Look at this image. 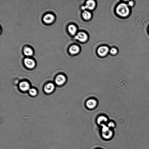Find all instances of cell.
Returning a JSON list of instances; mask_svg holds the SVG:
<instances>
[{
  "label": "cell",
  "mask_w": 149,
  "mask_h": 149,
  "mask_svg": "<svg viewBox=\"0 0 149 149\" xmlns=\"http://www.w3.org/2000/svg\"><path fill=\"white\" fill-rule=\"evenodd\" d=\"M116 11L118 15L123 17H128L130 13V7L128 5L124 3H121L117 6Z\"/></svg>",
  "instance_id": "6da1fadb"
},
{
  "label": "cell",
  "mask_w": 149,
  "mask_h": 149,
  "mask_svg": "<svg viewBox=\"0 0 149 149\" xmlns=\"http://www.w3.org/2000/svg\"><path fill=\"white\" fill-rule=\"evenodd\" d=\"M96 3L94 1L92 0H89L86 1V5L82 7L83 10L88 9L89 10H93L95 7Z\"/></svg>",
  "instance_id": "7a4b0ae2"
},
{
  "label": "cell",
  "mask_w": 149,
  "mask_h": 149,
  "mask_svg": "<svg viewBox=\"0 0 149 149\" xmlns=\"http://www.w3.org/2000/svg\"><path fill=\"white\" fill-rule=\"evenodd\" d=\"M24 63L25 66L28 68L32 69L35 66V63L32 59L26 58L24 60Z\"/></svg>",
  "instance_id": "3957f363"
},
{
  "label": "cell",
  "mask_w": 149,
  "mask_h": 149,
  "mask_svg": "<svg viewBox=\"0 0 149 149\" xmlns=\"http://www.w3.org/2000/svg\"><path fill=\"white\" fill-rule=\"evenodd\" d=\"M97 101L94 99H89L86 102V106L89 109H92L94 108L97 105Z\"/></svg>",
  "instance_id": "277c9868"
},
{
  "label": "cell",
  "mask_w": 149,
  "mask_h": 149,
  "mask_svg": "<svg viewBox=\"0 0 149 149\" xmlns=\"http://www.w3.org/2000/svg\"><path fill=\"white\" fill-rule=\"evenodd\" d=\"M109 51V49L107 47L103 46L98 48L97 52L99 55L103 57L105 56L108 54Z\"/></svg>",
  "instance_id": "5b68a950"
},
{
  "label": "cell",
  "mask_w": 149,
  "mask_h": 149,
  "mask_svg": "<svg viewBox=\"0 0 149 149\" xmlns=\"http://www.w3.org/2000/svg\"><path fill=\"white\" fill-rule=\"evenodd\" d=\"M55 20L53 15L50 13L47 14L44 17L43 20L44 23L47 24L52 23Z\"/></svg>",
  "instance_id": "8992f818"
},
{
  "label": "cell",
  "mask_w": 149,
  "mask_h": 149,
  "mask_svg": "<svg viewBox=\"0 0 149 149\" xmlns=\"http://www.w3.org/2000/svg\"><path fill=\"white\" fill-rule=\"evenodd\" d=\"M75 38L80 42H84L87 40L88 37L87 35L84 33L80 32L78 33L75 36Z\"/></svg>",
  "instance_id": "52a82bcc"
},
{
  "label": "cell",
  "mask_w": 149,
  "mask_h": 149,
  "mask_svg": "<svg viewBox=\"0 0 149 149\" xmlns=\"http://www.w3.org/2000/svg\"><path fill=\"white\" fill-rule=\"evenodd\" d=\"M102 137L106 139H109L112 136L113 133L112 130L109 128L106 130L102 131Z\"/></svg>",
  "instance_id": "ba28073f"
},
{
  "label": "cell",
  "mask_w": 149,
  "mask_h": 149,
  "mask_svg": "<svg viewBox=\"0 0 149 149\" xmlns=\"http://www.w3.org/2000/svg\"><path fill=\"white\" fill-rule=\"evenodd\" d=\"M66 78L62 74L58 76L56 78L55 82L58 85H61L63 84L66 82Z\"/></svg>",
  "instance_id": "9c48e42d"
},
{
  "label": "cell",
  "mask_w": 149,
  "mask_h": 149,
  "mask_svg": "<svg viewBox=\"0 0 149 149\" xmlns=\"http://www.w3.org/2000/svg\"><path fill=\"white\" fill-rule=\"evenodd\" d=\"M54 87V85L53 83H49L45 86L44 90L47 93H50L53 90Z\"/></svg>",
  "instance_id": "30bf717a"
},
{
  "label": "cell",
  "mask_w": 149,
  "mask_h": 149,
  "mask_svg": "<svg viewBox=\"0 0 149 149\" xmlns=\"http://www.w3.org/2000/svg\"><path fill=\"white\" fill-rule=\"evenodd\" d=\"M29 84L26 82H23L19 84V87L21 90L23 91H26L29 88Z\"/></svg>",
  "instance_id": "8fae6325"
},
{
  "label": "cell",
  "mask_w": 149,
  "mask_h": 149,
  "mask_svg": "<svg viewBox=\"0 0 149 149\" xmlns=\"http://www.w3.org/2000/svg\"><path fill=\"white\" fill-rule=\"evenodd\" d=\"M69 50L71 54H75L78 53L79 52L80 48L78 46L73 45L70 48Z\"/></svg>",
  "instance_id": "7c38bea8"
},
{
  "label": "cell",
  "mask_w": 149,
  "mask_h": 149,
  "mask_svg": "<svg viewBox=\"0 0 149 149\" xmlns=\"http://www.w3.org/2000/svg\"><path fill=\"white\" fill-rule=\"evenodd\" d=\"M68 30L69 33L73 35H75L77 31V27L73 25H69L68 27Z\"/></svg>",
  "instance_id": "4fadbf2b"
},
{
  "label": "cell",
  "mask_w": 149,
  "mask_h": 149,
  "mask_svg": "<svg viewBox=\"0 0 149 149\" xmlns=\"http://www.w3.org/2000/svg\"><path fill=\"white\" fill-rule=\"evenodd\" d=\"M108 121V118L104 116H101L98 117L97 120V123L100 125L104 124V123H106Z\"/></svg>",
  "instance_id": "5bb4252c"
},
{
  "label": "cell",
  "mask_w": 149,
  "mask_h": 149,
  "mask_svg": "<svg viewBox=\"0 0 149 149\" xmlns=\"http://www.w3.org/2000/svg\"><path fill=\"white\" fill-rule=\"evenodd\" d=\"M23 53L25 55L28 56H31L33 54V52L32 49L27 47H25L24 48Z\"/></svg>",
  "instance_id": "9a60e30c"
},
{
  "label": "cell",
  "mask_w": 149,
  "mask_h": 149,
  "mask_svg": "<svg viewBox=\"0 0 149 149\" xmlns=\"http://www.w3.org/2000/svg\"><path fill=\"white\" fill-rule=\"evenodd\" d=\"M82 16L84 19L88 20L91 18L92 14L90 12L86 11H84L82 13Z\"/></svg>",
  "instance_id": "2e32d148"
},
{
  "label": "cell",
  "mask_w": 149,
  "mask_h": 149,
  "mask_svg": "<svg viewBox=\"0 0 149 149\" xmlns=\"http://www.w3.org/2000/svg\"><path fill=\"white\" fill-rule=\"evenodd\" d=\"M29 92L30 94L33 96L36 95L37 94V90L34 88H31L30 89L29 91Z\"/></svg>",
  "instance_id": "e0dca14e"
},
{
  "label": "cell",
  "mask_w": 149,
  "mask_h": 149,
  "mask_svg": "<svg viewBox=\"0 0 149 149\" xmlns=\"http://www.w3.org/2000/svg\"><path fill=\"white\" fill-rule=\"evenodd\" d=\"M110 128H113L115 127V124L112 122H110L107 125Z\"/></svg>",
  "instance_id": "ac0fdd59"
},
{
  "label": "cell",
  "mask_w": 149,
  "mask_h": 149,
  "mask_svg": "<svg viewBox=\"0 0 149 149\" xmlns=\"http://www.w3.org/2000/svg\"><path fill=\"white\" fill-rule=\"evenodd\" d=\"M110 53L112 55H115L117 53V51L115 48H113L111 49L110 51Z\"/></svg>",
  "instance_id": "d6986e66"
},
{
  "label": "cell",
  "mask_w": 149,
  "mask_h": 149,
  "mask_svg": "<svg viewBox=\"0 0 149 149\" xmlns=\"http://www.w3.org/2000/svg\"><path fill=\"white\" fill-rule=\"evenodd\" d=\"M128 5L130 7H132L135 5V2L133 1H130L128 2Z\"/></svg>",
  "instance_id": "ffe728a7"
},
{
  "label": "cell",
  "mask_w": 149,
  "mask_h": 149,
  "mask_svg": "<svg viewBox=\"0 0 149 149\" xmlns=\"http://www.w3.org/2000/svg\"><path fill=\"white\" fill-rule=\"evenodd\" d=\"M148 32H149V27L148 29Z\"/></svg>",
  "instance_id": "44dd1931"
}]
</instances>
